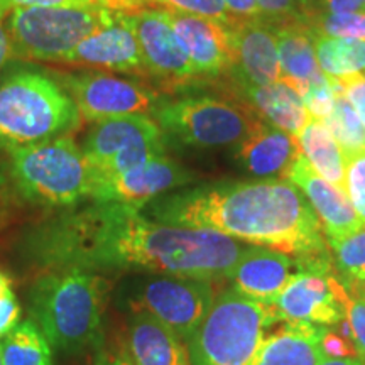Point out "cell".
I'll list each match as a JSON object with an SVG mask.
<instances>
[{
  "mask_svg": "<svg viewBox=\"0 0 365 365\" xmlns=\"http://www.w3.org/2000/svg\"><path fill=\"white\" fill-rule=\"evenodd\" d=\"M269 26L277 36L282 76L307 81L309 85L328 83V76L319 68L314 51L317 31L307 21H289Z\"/></svg>",
  "mask_w": 365,
  "mask_h": 365,
  "instance_id": "cell-23",
  "label": "cell"
},
{
  "mask_svg": "<svg viewBox=\"0 0 365 365\" xmlns=\"http://www.w3.org/2000/svg\"><path fill=\"white\" fill-rule=\"evenodd\" d=\"M124 14L139 41L150 80L168 90H176L200 78L163 9H139Z\"/></svg>",
  "mask_w": 365,
  "mask_h": 365,
  "instance_id": "cell-11",
  "label": "cell"
},
{
  "mask_svg": "<svg viewBox=\"0 0 365 365\" xmlns=\"http://www.w3.org/2000/svg\"><path fill=\"white\" fill-rule=\"evenodd\" d=\"M341 282L365 281V223L340 239L327 240Z\"/></svg>",
  "mask_w": 365,
  "mask_h": 365,
  "instance_id": "cell-28",
  "label": "cell"
},
{
  "mask_svg": "<svg viewBox=\"0 0 365 365\" xmlns=\"http://www.w3.org/2000/svg\"><path fill=\"white\" fill-rule=\"evenodd\" d=\"M0 365H4V359H2V346H0Z\"/></svg>",
  "mask_w": 365,
  "mask_h": 365,
  "instance_id": "cell-48",
  "label": "cell"
},
{
  "mask_svg": "<svg viewBox=\"0 0 365 365\" xmlns=\"http://www.w3.org/2000/svg\"><path fill=\"white\" fill-rule=\"evenodd\" d=\"M328 12H365V0H322Z\"/></svg>",
  "mask_w": 365,
  "mask_h": 365,
  "instance_id": "cell-40",
  "label": "cell"
},
{
  "mask_svg": "<svg viewBox=\"0 0 365 365\" xmlns=\"http://www.w3.org/2000/svg\"><path fill=\"white\" fill-rule=\"evenodd\" d=\"M193 180L195 176L186 168L161 154L124 175L93 181L90 200L143 208L163 193L188 185Z\"/></svg>",
  "mask_w": 365,
  "mask_h": 365,
  "instance_id": "cell-12",
  "label": "cell"
},
{
  "mask_svg": "<svg viewBox=\"0 0 365 365\" xmlns=\"http://www.w3.org/2000/svg\"><path fill=\"white\" fill-rule=\"evenodd\" d=\"M153 115L163 132L200 149L237 145L261 122L249 108L215 97L159 103Z\"/></svg>",
  "mask_w": 365,
  "mask_h": 365,
  "instance_id": "cell-8",
  "label": "cell"
},
{
  "mask_svg": "<svg viewBox=\"0 0 365 365\" xmlns=\"http://www.w3.org/2000/svg\"><path fill=\"white\" fill-rule=\"evenodd\" d=\"M150 140H163V129L154 118L137 113L97 122L86 134L81 150L90 168H97L118 150Z\"/></svg>",
  "mask_w": 365,
  "mask_h": 365,
  "instance_id": "cell-21",
  "label": "cell"
},
{
  "mask_svg": "<svg viewBox=\"0 0 365 365\" xmlns=\"http://www.w3.org/2000/svg\"><path fill=\"white\" fill-rule=\"evenodd\" d=\"M4 202V178L0 176V207H2Z\"/></svg>",
  "mask_w": 365,
  "mask_h": 365,
  "instance_id": "cell-46",
  "label": "cell"
},
{
  "mask_svg": "<svg viewBox=\"0 0 365 365\" xmlns=\"http://www.w3.org/2000/svg\"><path fill=\"white\" fill-rule=\"evenodd\" d=\"M325 331L309 323H282L266 336L254 365H318Z\"/></svg>",
  "mask_w": 365,
  "mask_h": 365,
  "instance_id": "cell-22",
  "label": "cell"
},
{
  "mask_svg": "<svg viewBox=\"0 0 365 365\" xmlns=\"http://www.w3.org/2000/svg\"><path fill=\"white\" fill-rule=\"evenodd\" d=\"M163 11L178 39L185 46L198 76L217 78L232 70L235 44L230 26L191 14Z\"/></svg>",
  "mask_w": 365,
  "mask_h": 365,
  "instance_id": "cell-14",
  "label": "cell"
},
{
  "mask_svg": "<svg viewBox=\"0 0 365 365\" xmlns=\"http://www.w3.org/2000/svg\"><path fill=\"white\" fill-rule=\"evenodd\" d=\"M12 7H103L129 12L127 0H11Z\"/></svg>",
  "mask_w": 365,
  "mask_h": 365,
  "instance_id": "cell-34",
  "label": "cell"
},
{
  "mask_svg": "<svg viewBox=\"0 0 365 365\" xmlns=\"http://www.w3.org/2000/svg\"><path fill=\"white\" fill-rule=\"evenodd\" d=\"M103 7H12L6 16L11 56L65 63L86 36L113 16Z\"/></svg>",
  "mask_w": 365,
  "mask_h": 365,
  "instance_id": "cell-7",
  "label": "cell"
},
{
  "mask_svg": "<svg viewBox=\"0 0 365 365\" xmlns=\"http://www.w3.org/2000/svg\"><path fill=\"white\" fill-rule=\"evenodd\" d=\"M322 350L325 357L331 359H346V357H359V350L354 341L345 340L339 333H335L327 327L325 335L322 339Z\"/></svg>",
  "mask_w": 365,
  "mask_h": 365,
  "instance_id": "cell-37",
  "label": "cell"
},
{
  "mask_svg": "<svg viewBox=\"0 0 365 365\" xmlns=\"http://www.w3.org/2000/svg\"><path fill=\"white\" fill-rule=\"evenodd\" d=\"M4 365H53V350L31 318L21 322L2 340Z\"/></svg>",
  "mask_w": 365,
  "mask_h": 365,
  "instance_id": "cell-26",
  "label": "cell"
},
{
  "mask_svg": "<svg viewBox=\"0 0 365 365\" xmlns=\"http://www.w3.org/2000/svg\"><path fill=\"white\" fill-rule=\"evenodd\" d=\"M344 191L360 222L365 223V149L345 154Z\"/></svg>",
  "mask_w": 365,
  "mask_h": 365,
  "instance_id": "cell-32",
  "label": "cell"
},
{
  "mask_svg": "<svg viewBox=\"0 0 365 365\" xmlns=\"http://www.w3.org/2000/svg\"><path fill=\"white\" fill-rule=\"evenodd\" d=\"M215 298L212 281L161 274V277L145 281L130 303L132 312L159 319L188 345Z\"/></svg>",
  "mask_w": 365,
  "mask_h": 365,
  "instance_id": "cell-9",
  "label": "cell"
},
{
  "mask_svg": "<svg viewBox=\"0 0 365 365\" xmlns=\"http://www.w3.org/2000/svg\"><path fill=\"white\" fill-rule=\"evenodd\" d=\"M333 289L341 301L345 308V318L349 319L350 328L354 333L355 346L359 350V357L365 362V301L350 293L346 287L341 284L339 277L333 276Z\"/></svg>",
  "mask_w": 365,
  "mask_h": 365,
  "instance_id": "cell-33",
  "label": "cell"
},
{
  "mask_svg": "<svg viewBox=\"0 0 365 365\" xmlns=\"http://www.w3.org/2000/svg\"><path fill=\"white\" fill-rule=\"evenodd\" d=\"M330 272H298L272 304L279 323L331 327L345 319V308L333 289Z\"/></svg>",
  "mask_w": 365,
  "mask_h": 365,
  "instance_id": "cell-15",
  "label": "cell"
},
{
  "mask_svg": "<svg viewBox=\"0 0 365 365\" xmlns=\"http://www.w3.org/2000/svg\"><path fill=\"white\" fill-rule=\"evenodd\" d=\"M314 51L322 71L330 78H344L365 70V41L335 39L314 34Z\"/></svg>",
  "mask_w": 365,
  "mask_h": 365,
  "instance_id": "cell-27",
  "label": "cell"
},
{
  "mask_svg": "<svg viewBox=\"0 0 365 365\" xmlns=\"http://www.w3.org/2000/svg\"><path fill=\"white\" fill-rule=\"evenodd\" d=\"M274 325L279 322L272 307L223 291L188 341L191 365H254Z\"/></svg>",
  "mask_w": 365,
  "mask_h": 365,
  "instance_id": "cell-6",
  "label": "cell"
},
{
  "mask_svg": "<svg viewBox=\"0 0 365 365\" xmlns=\"http://www.w3.org/2000/svg\"><path fill=\"white\" fill-rule=\"evenodd\" d=\"M318 365H365V362L360 357H346V359H331L325 357L319 360Z\"/></svg>",
  "mask_w": 365,
  "mask_h": 365,
  "instance_id": "cell-42",
  "label": "cell"
},
{
  "mask_svg": "<svg viewBox=\"0 0 365 365\" xmlns=\"http://www.w3.org/2000/svg\"><path fill=\"white\" fill-rule=\"evenodd\" d=\"M81 115L54 76L16 70L0 81V148L46 143L78 130Z\"/></svg>",
  "mask_w": 365,
  "mask_h": 365,
  "instance_id": "cell-4",
  "label": "cell"
},
{
  "mask_svg": "<svg viewBox=\"0 0 365 365\" xmlns=\"http://www.w3.org/2000/svg\"><path fill=\"white\" fill-rule=\"evenodd\" d=\"M298 272L307 271L294 255L261 245H249L227 279L232 281V289L239 294L272 307Z\"/></svg>",
  "mask_w": 365,
  "mask_h": 365,
  "instance_id": "cell-16",
  "label": "cell"
},
{
  "mask_svg": "<svg viewBox=\"0 0 365 365\" xmlns=\"http://www.w3.org/2000/svg\"><path fill=\"white\" fill-rule=\"evenodd\" d=\"M309 26L318 34L335 39L365 41V12H317L309 17Z\"/></svg>",
  "mask_w": 365,
  "mask_h": 365,
  "instance_id": "cell-31",
  "label": "cell"
},
{
  "mask_svg": "<svg viewBox=\"0 0 365 365\" xmlns=\"http://www.w3.org/2000/svg\"><path fill=\"white\" fill-rule=\"evenodd\" d=\"M242 90L259 115L276 129L298 137L309 122L303 97L282 78L269 85H245Z\"/></svg>",
  "mask_w": 365,
  "mask_h": 365,
  "instance_id": "cell-24",
  "label": "cell"
},
{
  "mask_svg": "<svg viewBox=\"0 0 365 365\" xmlns=\"http://www.w3.org/2000/svg\"><path fill=\"white\" fill-rule=\"evenodd\" d=\"M127 4H129V12L139 9H166L173 12L207 17L227 26H232L237 21L227 11L223 0H127Z\"/></svg>",
  "mask_w": 365,
  "mask_h": 365,
  "instance_id": "cell-30",
  "label": "cell"
},
{
  "mask_svg": "<svg viewBox=\"0 0 365 365\" xmlns=\"http://www.w3.org/2000/svg\"><path fill=\"white\" fill-rule=\"evenodd\" d=\"M153 220L205 228L294 257H322L328 242L307 196L287 180L227 181L156 198Z\"/></svg>",
  "mask_w": 365,
  "mask_h": 365,
  "instance_id": "cell-2",
  "label": "cell"
},
{
  "mask_svg": "<svg viewBox=\"0 0 365 365\" xmlns=\"http://www.w3.org/2000/svg\"><path fill=\"white\" fill-rule=\"evenodd\" d=\"M298 143L309 166L331 185L344 188L345 154L327 125L309 118L298 134Z\"/></svg>",
  "mask_w": 365,
  "mask_h": 365,
  "instance_id": "cell-25",
  "label": "cell"
},
{
  "mask_svg": "<svg viewBox=\"0 0 365 365\" xmlns=\"http://www.w3.org/2000/svg\"><path fill=\"white\" fill-rule=\"evenodd\" d=\"M65 63L149 78L139 41L124 12L113 16L86 36Z\"/></svg>",
  "mask_w": 365,
  "mask_h": 365,
  "instance_id": "cell-13",
  "label": "cell"
},
{
  "mask_svg": "<svg viewBox=\"0 0 365 365\" xmlns=\"http://www.w3.org/2000/svg\"><path fill=\"white\" fill-rule=\"evenodd\" d=\"M9 58H11V43H9V36L6 27H4V21L0 19V71L4 70Z\"/></svg>",
  "mask_w": 365,
  "mask_h": 365,
  "instance_id": "cell-41",
  "label": "cell"
},
{
  "mask_svg": "<svg viewBox=\"0 0 365 365\" xmlns=\"http://www.w3.org/2000/svg\"><path fill=\"white\" fill-rule=\"evenodd\" d=\"M29 289L31 319L49 345L63 354H81L103 341L108 282L97 272L44 269Z\"/></svg>",
  "mask_w": 365,
  "mask_h": 365,
  "instance_id": "cell-3",
  "label": "cell"
},
{
  "mask_svg": "<svg viewBox=\"0 0 365 365\" xmlns=\"http://www.w3.org/2000/svg\"><path fill=\"white\" fill-rule=\"evenodd\" d=\"M21 323V304L12 287L0 294V340Z\"/></svg>",
  "mask_w": 365,
  "mask_h": 365,
  "instance_id": "cell-36",
  "label": "cell"
},
{
  "mask_svg": "<svg viewBox=\"0 0 365 365\" xmlns=\"http://www.w3.org/2000/svg\"><path fill=\"white\" fill-rule=\"evenodd\" d=\"M56 80L73 98L81 120L93 124L137 113L148 115L159 105L154 90L108 73H59Z\"/></svg>",
  "mask_w": 365,
  "mask_h": 365,
  "instance_id": "cell-10",
  "label": "cell"
},
{
  "mask_svg": "<svg viewBox=\"0 0 365 365\" xmlns=\"http://www.w3.org/2000/svg\"><path fill=\"white\" fill-rule=\"evenodd\" d=\"M12 9L11 0H0V19H6V16L9 14V11Z\"/></svg>",
  "mask_w": 365,
  "mask_h": 365,
  "instance_id": "cell-45",
  "label": "cell"
},
{
  "mask_svg": "<svg viewBox=\"0 0 365 365\" xmlns=\"http://www.w3.org/2000/svg\"><path fill=\"white\" fill-rule=\"evenodd\" d=\"M323 124L340 144L344 154H352L365 149V125L352 105L349 103V100L345 98L344 91L336 93L333 112L330 117L323 120Z\"/></svg>",
  "mask_w": 365,
  "mask_h": 365,
  "instance_id": "cell-29",
  "label": "cell"
},
{
  "mask_svg": "<svg viewBox=\"0 0 365 365\" xmlns=\"http://www.w3.org/2000/svg\"><path fill=\"white\" fill-rule=\"evenodd\" d=\"M9 287H11V277H9L6 272L0 271V294H2L4 291H7Z\"/></svg>",
  "mask_w": 365,
  "mask_h": 365,
  "instance_id": "cell-44",
  "label": "cell"
},
{
  "mask_svg": "<svg viewBox=\"0 0 365 365\" xmlns=\"http://www.w3.org/2000/svg\"><path fill=\"white\" fill-rule=\"evenodd\" d=\"M223 4H225L230 16L235 17V19L249 21L261 19L262 17L257 0H223Z\"/></svg>",
  "mask_w": 365,
  "mask_h": 365,
  "instance_id": "cell-38",
  "label": "cell"
},
{
  "mask_svg": "<svg viewBox=\"0 0 365 365\" xmlns=\"http://www.w3.org/2000/svg\"><path fill=\"white\" fill-rule=\"evenodd\" d=\"M286 180L307 196L317 213L327 240L340 239L362 225L344 188L331 185L309 166L303 153L293 163Z\"/></svg>",
  "mask_w": 365,
  "mask_h": 365,
  "instance_id": "cell-18",
  "label": "cell"
},
{
  "mask_svg": "<svg viewBox=\"0 0 365 365\" xmlns=\"http://www.w3.org/2000/svg\"><path fill=\"white\" fill-rule=\"evenodd\" d=\"M344 90L345 98L352 105L354 110L357 112L360 120L365 125V73H354V75L344 76L336 80Z\"/></svg>",
  "mask_w": 365,
  "mask_h": 365,
  "instance_id": "cell-35",
  "label": "cell"
},
{
  "mask_svg": "<svg viewBox=\"0 0 365 365\" xmlns=\"http://www.w3.org/2000/svg\"><path fill=\"white\" fill-rule=\"evenodd\" d=\"M125 352L132 365H191L185 341L148 313L130 317Z\"/></svg>",
  "mask_w": 365,
  "mask_h": 365,
  "instance_id": "cell-20",
  "label": "cell"
},
{
  "mask_svg": "<svg viewBox=\"0 0 365 365\" xmlns=\"http://www.w3.org/2000/svg\"><path fill=\"white\" fill-rule=\"evenodd\" d=\"M298 2L304 4V6H312V2H313V0H298Z\"/></svg>",
  "mask_w": 365,
  "mask_h": 365,
  "instance_id": "cell-47",
  "label": "cell"
},
{
  "mask_svg": "<svg viewBox=\"0 0 365 365\" xmlns=\"http://www.w3.org/2000/svg\"><path fill=\"white\" fill-rule=\"evenodd\" d=\"M341 284H344L350 293L357 296V298L365 301V281L364 282H341Z\"/></svg>",
  "mask_w": 365,
  "mask_h": 365,
  "instance_id": "cell-43",
  "label": "cell"
},
{
  "mask_svg": "<svg viewBox=\"0 0 365 365\" xmlns=\"http://www.w3.org/2000/svg\"><path fill=\"white\" fill-rule=\"evenodd\" d=\"M301 154L298 137L259 122L235 148V159L262 180H286Z\"/></svg>",
  "mask_w": 365,
  "mask_h": 365,
  "instance_id": "cell-19",
  "label": "cell"
},
{
  "mask_svg": "<svg viewBox=\"0 0 365 365\" xmlns=\"http://www.w3.org/2000/svg\"><path fill=\"white\" fill-rule=\"evenodd\" d=\"M235 44V61L230 73L240 86L269 85L282 76L277 36L267 21L237 19L230 26Z\"/></svg>",
  "mask_w": 365,
  "mask_h": 365,
  "instance_id": "cell-17",
  "label": "cell"
},
{
  "mask_svg": "<svg viewBox=\"0 0 365 365\" xmlns=\"http://www.w3.org/2000/svg\"><path fill=\"white\" fill-rule=\"evenodd\" d=\"M249 245L205 228L156 222L130 205L95 200L39 223L22 240L26 257L43 269L149 271L208 281L228 277Z\"/></svg>",
  "mask_w": 365,
  "mask_h": 365,
  "instance_id": "cell-1",
  "label": "cell"
},
{
  "mask_svg": "<svg viewBox=\"0 0 365 365\" xmlns=\"http://www.w3.org/2000/svg\"><path fill=\"white\" fill-rule=\"evenodd\" d=\"M7 153L12 182L27 202L46 208H70L90 198L93 173L71 135Z\"/></svg>",
  "mask_w": 365,
  "mask_h": 365,
  "instance_id": "cell-5",
  "label": "cell"
},
{
  "mask_svg": "<svg viewBox=\"0 0 365 365\" xmlns=\"http://www.w3.org/2000/svg\"><path fill=\"white\" fill-rule=\"evenodd\" d=\"M93 365H132V362L125 350L100 349Z\"/></svg>",
  "mask_w": 365,
  "mask_h": 365,
  "instance_id": "cell-39",
  "label": "cell"
}]
</instances>
